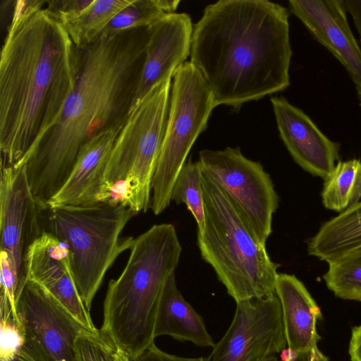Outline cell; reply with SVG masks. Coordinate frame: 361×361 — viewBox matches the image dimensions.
<instances>
[{"instance_id":"obj_1","label":"cell","mask_w":361,"mask_h":361,"mask_svg":"<svg viewBox=\"0 0 361 361\" xmlns=\"http://www.w3.org/2000/svg\"><path fill=\"white\" fill-rule=\"evenodd\" d=\"M80 51L46 1L15 2L0 58L1 164L21 163L59 119Z\"/></svg>"},{"instance_id":"obj_2","label":"cell","mask_w":361,"mask_h":361,"mask_svg":"<svg viewBox=\"0 0 361 361\" xmlns=\"http://www.w3.org/2000/svg\"><path fill=\"white\" fill-rule=\"evenodd\" d=\"M148 26L102 35L79 49L74 88L61 116L21 163L38 202L47 203L69 177L82 147L127 117L140 75Z\"/></svg>"},{"instance_id":"obj_3","label":"cell","mask_w":361,"mask_h":361,"mask_svg":"<svg viewBox=\"0 0 361 361\" xmlns=\"http://www.w3.org/2000/svg\"><path fill=\"white\" fill-rule=\"evenodd\" d=\"M289 13L267 0H220L193 25L190 63L210 89L215 107L243 104L290 85Z\"/></svg>"},{"instance_id":"obj_4","label":"cell","mask_w":361,"mask_h":361,"mask_svg":"<svg viewBox=\"0 0 361 361\" xmlns=\"http://www.w3.org/2000/svg\"><path fill=\"white\" fill-rule=\"evenodd\" d=\"M130 251L123 271L109 283L100 331L133 360L154 343L161 297L182 247L175 226L160 224L135 238Z\"/></svg>"},{"instance_id":"obj_5","label":"cell","mask_w":361,"mask_h":361,"mask_svg":"<svg viewBox=\"0 0 361 361\" xmlns=\"http://www.w3.org/2000/svg\"><path fill=\"white\" fill-rule=\"evenodd\" d=\"M205 226L197 233L202 258L235 302L271 296L279 264L269 257L224 189L202 172Z\"/></svg>"},{"instance_id":"obj_6","label":"cell","mask_w":361,"mask_h":361,"mask_svg":"<svg viewBox=\"0 0 361 361\" xmlns=\"http://www.w3.org/2000/svg\"><path fill=\"white\" fill-rule=\"evenodd\" d=\"M39 203L43 231L68 247L73 276L90 311L106 271L132 247L135 238L121 234L136 214L127 206L112 202L56 207Z\"/></svg>"},{"instance_id":"obj_7","label":"cell","mask_w":361,"mask_h":361,"mask_svg":"<svg viewBox=\"0 0 361 361\" xmlns=\"http://www.w3.org/2000/svg\"><path fill=\"white\" fill-rule=\"evenodd\" d=\"M172 78L157 85L127 115L109 156L110 202L135 214L150 208L152 185L167 123Z\"/></svg>"},{"instance_id":"obj_8","label":"cell","mask_w":361,"mask_h":361,"mask_svg":"<svg viewBox=\"0 0 361 361\" xmlns=\"http://www.w3.org/2000/svg\"><path fill=\"white\" fill-rule=\"evenodd\" d=\"M214 107L213 94L200 73L190 61L184 62L172 76L167 123L152 185L154 214L169 206L177 176Z\"/></svg>"},{"instance_id":"obj_9","label":"cell","mask_w":361,"mask_h":361,"mask_svg":"<svg viewBox=\"0 0 361 361\" xmlns=\"http://www.w3.org/2000/svg\"><path fill=\"white\" fill-rule=\"evenodd\" d=\"M197 161L202 172L231 198L257 240L266 245L279 197L262 165L245 157L238 147L202 149Z\"/></svg>"},{"instance_id":"obj_10","label":"cell","mask_w":361,"mask_h":361,"mask_svg":"<svg viewBox=\"0 0 361 361\" xmlns=\"http://www.w3.org/2000/svg\"><path fill=\"white\" fill-rule=\"evenodd\" d=\"M27 361H75V343L85 328L48 292L27 281L16 303Z\"/></svg>"},{"instance_id":"obj_11","label":"cell","mask_w":361,"mask_h":361,"mask_svg":"<svg viewBox=\"0 0 361 361\" xmlns=\"http://www.w3.org/2000/svg\"><path fill=\"white\" fill-rule=\"evenodd\" d=\"M287 347L282 310L276 294L236 302L228 330L209 361H263Z\"/></svg>"},{"instance_id":"obj_12","label":"cell","mask_w":361,"mask_h":361,"mask_svg":"<svg viewBox=\"0 0 361 361\" xmlns=\"http://www.w3.org/2000/svg\"><path fill=\"white\" fill-rule=\"evenodd\" d=\"M40 204L35 197L24 164H1L0 180L1 250L13 259L24 287L25 257L30 245L43 233Z\"/></svg>"},{"instance_id":"obj_13","label":"cell","mask_w":361,"mask_h":361,"mask_svg":"<svg viewBox=\"0 0 361 361\" xmlns=\"http://www.w3.org/2000/svg\"><path fill=\"white\" fill-rule=\"evenodd\" d=\"M192 27L190 16L185 13L166 14L148 26L142 64L128 112L185 62Z\"/></svg>"},{"instance_id":"obj_14","label":"cell","mask_w":361,"mask_h":361,"mask_svg":"<svg viewBox=\"0 0 361 361\" xmlns=\"http://www.w3.org/2000/svg\"><path fill=\"white\" fill-rule=\"evenodd\" d=\"M289 11L343 65L361 107V48L349 26L343 0H290Z\"/></svg>"},{"instance_id":"obj_15","label":"cell","mask_w":361,"mask_h":361,"mask_svg":"<svg viewBox=\"0 0 361 361\" xmlns=\"http://www.w3.org/2000/svg\"><path fill=\"white\" fill-rule=\"evenodd\" d=\"M25 263L27 281L48 292L87 330L98 329L77 289L71 253L64 243L43 232L28 249Z\"/></svg>"},{"instance_id":"obj_16","label":"cell","mask_w":361,"mask_h":361,"mask_svg":"<svg viewBox=\"0 0 361 361\" xmlns=\"http://www.w3.org/2000/svg\"><path fill=\"white\" fill-rule=\"evenodd\" d=\"M280 137L295 163L324 180L338 161L339 143L330 140L302 110L283 97H271Z\"/></svg>"},{"instance_id":"obj_17","label":"cell","mask_w":361,"mask_h":361,"mask_svg":"<svg viewBox=\"0 0 361 361\" xmlns=\"http://www.w3.org/2000/svg\"><path fill=\"white\" fill-rule=\"evenodd\" d=\"M123 123L102 131L82 147L67 180L46 204L51 207L79 206L110 202L104 171L109 154Z\"/></svg>"},{"instance_id":"obj_18","label":"cell","mask_w":361,"mask_h":361,"mask_svg":"<svg viewBox=\"0 0 361 361\" xmlns=\"http://www.w3.org/2000/svg\"><path fill=\"white\" fill-rule=\"evenodd\" d=\"M275 292L281 306L287 346L298 353L317 348L321 337L317 324L322 315L303 283L294 275L279 274Z\"/></svg>"},{"instance_id":"obj_19","label":"cell","mask_w":361,"mask_h":361,"mask_svg":"<svg viewBox=\"0 0 361 361\" xmlns=\"http://www.w3.org/2000/svg\"><path fill=\"white\" fill-rule=\"evenodd\" d=\"M169 336L197 346L214 348L215 343L202 317L178 290L175 274L166 282L159 302L154 326V337Z\"/></svg>"},{"instance_id":"obj_20","label":"cell","mask_w":361,"mask_h":361,"mask_svg":"<svg viewBox=\"0 0 361 361\" xmlns=\"http://www.w3.org/2000/svg\"><path fill=\"white\" fill-rule=\"evenodd\" d=\"M361 248V201L322 225L307 243L310 255L327 263Z\"/></svg>"},{"instance_id":"obj_21","label":"cell","mask_w":361,"mask_h":361,"mask_svg":"<svg viewBox=\"0 0 361 361\" xmlns=\"http://www.w3.org/2000/svg\"><path fill=\"white\" fill-rule=\"evenodd\" d=\"M133 0H92L79 13L59 20L72 42L82 49L96 41L112 18Z\"/></svg>"},{"instance_id":"obj_22","label":"cell","mask_w":361,"mask_h":361,"mask_svg":"<svg viewBox=\"0 0 361 361\" xmlns=\"http://www.w3.org/2000/svg\"><path fill=\"white\" fill-rule=\"evenodd\" d=\"M322 200L325 208L341 213L361 201V161H339L324 179Z\"/></svg>"},{"instance_id":"obj_23","label":"cell","mask_w":361,"mask_h":361,"mask_svg":"<svg viewBox=\"0 0 361 361\" xmlns=\"http://www.w3.org/2000/svg\"><path fill=\"white\" fill-rule=\"evenodd\" d=\"M202 171L198 161L185 163L175 181L171 201L183 203L191 212L197 226V233H202L205 226L204 201L202 190Z\"/></svg>"},{"instance_id":"obj_24","label":"cell","mask_w":361,"mask_h":361,"mask_svg":"<svg viewBox=\"0 0 361 361\" xmlns=\"http://www.w3.org/2000/svg\"><path fill=\"white\" fill-rule=\"evenodd\" d=\"M328 264L327 288L338 298L361 301V248Z\"/></svg>"},{"instance_id":"obj_25","label":"cell","mask_w":361,"mask_h":361,"mask_svg":"<svg viewBox=\"0 0 361 361\" xmlns=\"http://www.w3.org/2000/svg\"><path fill=\"white\" fill-rule=\"evenodd\" d=\"M165 15L157 0H133L112 18L100 36L147 27Z\"/></svg>"},{"instance_id":"obj_26","label":"cell","mask_w":361,"mask_h":361,"mask_svg":"<svg viewBox=\"0 0 361 361\" xmlns=\"http://www.w3.org/2000/svg\"><path fill=\"white\" fill-rule=\"evenodd\" d=\"M1 361H5L18 353L25 342L22 326L8 298L2 293L0 297Z\"/></svg>"},{"instance_id":"obj_27","label":"cell","mask_w":361,"mask_h":361,"mask_svg":"<svg viewBox=\"0 0 361 361\" xmlns=\"http://www.w3.org/2000/svg\"><path fill=\"white\" fill-rule=\"evenodd\" d=\"M75 361H115L117 348L100 331H82L75 343Z\"/></svg>"},{"instance_id":"obj_28","label":"cell","mask_w":361,"mask_h":361,"mask_svg":"<svg viewBox=\"0 0 361 361\" xmlns=\"http://www.w3.org/2000/svg\"><path fill=\"white\" fill-rule=\"evenodd\" d=\"M92 0H51L46 1L48 10L58 20L75 16L82 11Z\"/></svg>"},{"instance_id":"obj_29","label":"cell","mask_w":361,"mask_h":361,"mask_svg":"<svg viewBox=\"0 0 361 361\" xmlns=\"http://www.w3.org/2000/svg\"><path fill=\"white\" fill-rule=\"evenodd\" d=\"M132 361H209V357H183L169 354L153 343Z\"/></svg>"},{"instance_id":"obj_30","label":"cell","mask_w":361,"mask_h":361,"mask_svg":"<svg viewBox=\"0 0 361 361\" xmlns=\"http://www.w3.org/2000/svg\"><path fill=\"white\" fill-rule=\"evenodd\" d=\"M348 353L351 361H361V324L352 329Z\"/></svg>"},{"instance_id":"obj_31","label":"cell","mask_w":361,"mask_h":361,"mask_svg":"<svg viewBox=\"0 0 361 361\" xmlns=\"http://www.w3.org/2000/svg\"><path fill=\"white\" fill-rule=\"evenodd\" d=\"M345 6L353 20L361 44V0H345Z\"/></svg>"},{"instance_id":"obj_32","label":"cell","mask_w":361,"mask_h":361,"mask_svg":"<svg viewBox=\"0 0 361 361\" xmlns=\"http://www.w3.org/2000/svg\"><path fill=\"white\" fill-rule=\"evenodd\" d=\"M294 361H329L318 348L298 353V357Z\"/></svg>"},{"instance_id":"obj_33","label":"cell","mask_w":361,"mask_h":361,"mask_svg":"<svg viewBox=\"0 0 361 361\" xmlns=\"http://www.w3.org/2000/svg\"><path fill=\"white\" fill-rule=\"evenodd\" d=\"M158 4L166 14L176 13L180 0H157Z\"/></svg>"},{"instance_id":"obj_34","label":"cell","mask_w":361,"mask_h":361,"mask_svg":"<svg viewBox=\"0 0 361 361\" xmlns=\"http://www.w3.org/2000/svg\"><path fill=\"white\" fill-rule=\"evenodd\" d=\"M279 355L281 361H294L298 357V353L287 346Z\"/></svg>"},{"instance_id":"obj_35","label":"cell","mask_w":361,"mask_h":361,"mask_svg":"<svg viewBox=\"0 0 361 361\" xmlns=\"http://www.w3.org/2000/svg\"><path fill=\"white\" fill-rule=\"evenodd\" d=\"M115 361H132V360L126 353L117 348L115 355Z\"/></svg>"},{"instance_id":"obj_36","label":"cell","mask_w":361,"mask_h":361,"mask_svg":"<svg viewBox=\"0 0 361 361\" xmlns=\"http://www.w3.org/2000/svg\"><path fill=\"white\" fill-rule=\"evenodd\" d=\"M5 361H27L25 360V359H23V357L18 356V355L5 360Z\"/></svg>"},{"instance_id":"obj_37","label":"cell","mask_w":361,"mask_h":361,"mask_svg":"<svg viewBox=\"0 0 361 361\" xmlns=\"http://www.w3.org/2000/svg\"><path fill=\"white\" fill-rule=\"evenodd\" d=\"M263 361H281L276 355H271L267 357Z\"/></svg>"}]
</instances>
